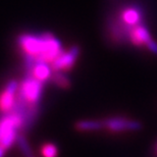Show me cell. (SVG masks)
Here are the masks:
<instances>
[{"label": "cell", "instance_id": "1", "mask_svg": "<svg viewBox=\"0 0 157 157\" xmlns=\"http://www.w3.org/2000/svg\"><path fill=\"white\" fill-rule=\"evenodd\" d=\"M43 82L38 80L32 73L26 71V76L20 84L17 92L31 104L40 106L43 94Z\"/></svg>", "mask_w": 157, "mask_h": 157}, {"label": "cell", "instance_id": "2", "mask_svg": "<svg viewBox=\"0 0 157 157\" xmlns=\"http://www.w3.org/2000/svg\"><path fill=\"white\" fill-rule=\"evenodd\" d=\"M18 45L25 54L32 55L36 58H41L45 47V35L35 36L31 34H24L18 37Z\"/></svg>", "mask_w": 157, "mask_h": 157}, {"label": "cell", "instance_id": "3", "mask_svg": "<svg viewBox=\"0 0 157 157\" xmlns=\"http://www.w3.org/2000/svg\"><path fill=\"white\" fill-rule=\"evenodd\" d=\"M130 41L137 47L145 45L149 51L157 55V43L153 40L148 29L142 23L132 28L130 31Z\"/></svg>", "mask_w": 157, "mask_h": 157}, {"label": "cell", "instance_id": "4", "mask_svg": "<svg viewBox=\"0 0 157 157\" xmlns=\"http://www.w3.org/2000/svg\"><path fill=\"white\" fill-rule=\"evenodd\" d=\"M80 54V48L78 46L75 45L71 47L70 50L63 52L59 56H57L54 60L51 62V67L54 71H67L71 70L76 63L77 59Z\"/></svg>", "mask_w": 157, "mask_h": 157}, {"label": "cell", "instance_id": "5", "mask_svg": "<svg viewBox=\"0 0 157 157\" xmlns=\"http://www.w3.org/2000/svg\"><path fill=\"white\" fill-rule=\"evenodd\" d=\"M104 128L111 132H124V131H139L142 128L140 121L125 117H110L103 121Z\"/></svg>", "mask_w": 157, "mask_h": 157}, {"label": "cell", "instance_id": "6", "mask_svg": "<svg viewBox=\"0 0 157 157\" xmlns=\"http://www.w3.org/2000/svg\"><path fill=\"white\" fill-rule=\"evenodd\" d=\"M18 88H20L18 82L11 80L6 84L3 92L0 94V110L3 113H7L13 107Z\"/></svg>", "mask_w": 157, "mask_h": 157}, {"label": "cell", "instance_id": "7", "mask_svg": "<svg viewBox=\"0 0 157 157\" xmlns=\"http://www.w3.org/2000/svg\"><path fill=\"white\" fill-rule=\"evenodd\" d=\"M49 63L50 62L44 60V59L36 58L33 67L31 68V70L26 71L32 73L38 80L42 81L44 83V82H46L51 78L53 71H54L51 67V64H49Z\"/></svg>", "mask_w": 157, "mask_h": 157}, {"label": "cell", "instance_id": "8", "mask_svg": "<svg viewBox=\"0 0 157 157\" xmlns=\"http://www.w3.org/2000/svg\"><path fill=\"white\" fill-rule=\"evenodd\" d=\"M121 17L124 26L128 28H134L135 26L142 23L141 10L137 7H134V6L122 9L121 12Z\"/></svg>", "mask_w": 157, "mask_h": 157}, {"label": "cell", "instance_id": "9", "mask_svg": "<svg viewBox=\"0 0 157 157\" xmlns=\"http://www.w3.org/2000/svg\"><path fill=\"white\" fill-rule=\"evenodd\" d=\"M103 128H104L103 121H97V119L78 121L76 124V128L80 132H95L100 131Z\"/></svg>", "mask_w": 157, "mask_h": 157}, {"label": "cell", "instance_id": "10", "mask_svg": "<svg viewBox=\"0 0 157 157\" xmlns=\"http://www.w3.org/2000/svg\"><path fill=\"white\" fill-rule=\"evenodd\" d=\"M50 81L53 82L56 86L62 89H67L71 86V80L63 71H53Z\"/></svg>", "mask_w": 157, "mask_h": 157}, {"label": "cell", "instance_id": "11", "mask_svg": "<svg viewBox=\"0 0 157 157\" xmlns=\"http://www.w3.org/2000/svg\"><path fill=\"white\" fill-rule=\"evenodd\" d=\"M17 145L20 147L21 153L25 157H35L33 154V151H32V148H31L29 142L28 140L26 139V137L23 136V135H18L17 137Z\"/></svg>", "mask_w": 157, "mask_h": 157}, {"label": "cell", "instance_id": "12", "mask_svg": "<svg viewBox=\"0 0 157 157\" xmlns=\"http://www.w3.org/2000/svg\"><path fill=\"white\" fill-rule=\"evenodd\" d=\"M42 154L44 157H56L58 154V150L54 144H45L42 148Z\"/></svg>", "mask_w": 157, "mask_h": 157}, {"label": "cell", "instance_id": "13", "mask_svg": "<svg viewBox=\"0 0 157 157\" xmlns=\"http://www.w3.org/2000/svg\"><path fill=\"white\" fill-rule=\"evenodd\" d=\"M5 148H3V147L0 145V157H3L4 156V153H5Z\"/></svg>", "mask_w": 157, "mask_h": 157}]
</instances>
